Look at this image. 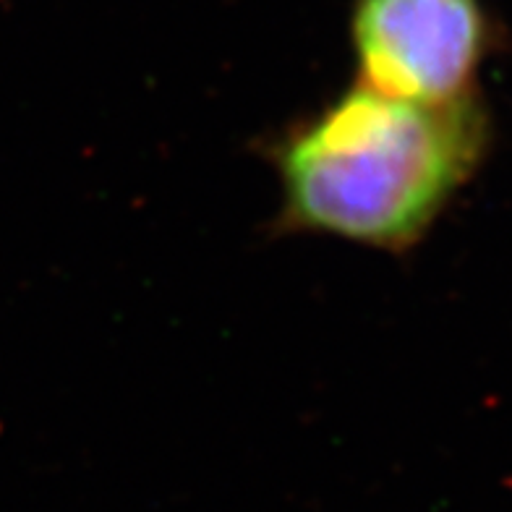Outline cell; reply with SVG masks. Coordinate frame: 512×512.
Here are the masks:
<instances>
[{"mask_svg": "<svg viewBox=\"0 0 512 512\" xmlns=\"http://www.w3.org/2000/svg\"><path fill=\"white\" fill-rule=\"evenodd\" d=\"M356 84L418 105L473 97L494 48L481 0H353Z\"/></svg>", "mask_w": 512, "mask_h": 512, "instance_id": "obj_2", "label": "cell"}, {"mask_svg": "<svg viewBox=\"0 0 512 512\" xmlns=\"http://www.w3.org/2000/svg\"><path fill=\"white\" fill-rule=\"evenodd\" d=\"M489 121L476 97L418 105L353 84L270 139L277 230L405 254L479 170Z\"/></svg>", "mask_w": 512, "mask_h": 512, "instance_id": "obj_1", "label": "cell"}]
</instances>
